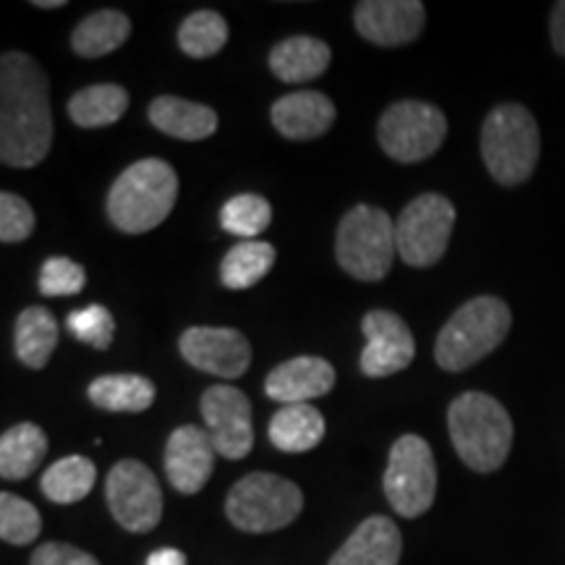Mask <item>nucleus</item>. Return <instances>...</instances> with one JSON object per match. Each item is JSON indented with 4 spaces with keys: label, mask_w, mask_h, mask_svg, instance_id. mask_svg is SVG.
<instances>
[{
    "label": "nucleus",
    "mask_w": 565,
    "mask_h": 565,
    "mask_svg": "<svg viewBox=\"0 0 565 565\" xmlns=\"http://www.w3.org/2000/svg\"><path fill=\"white\" fill-rule=\"evenodd\" d=\"M330 58H333V53L322 40L309 38V34H296V38L278 42L270 51L267 63H270V71L280 82L303 84L324 74Z\"/></svg>",
    "instance_id": "nucleus-21"
},
{
    "label": "nucleus",
    "mask_w": 565,
    "mask_h": 565,
    "mask_svg": "<svg viewBox=\"0 0 565 565\" xmlns=\"http://www.w3.org/2000/svg\"><path fill=\"white\" fill-rule=\"evenodd\" d=\"M215 445H212L207 429L183 424L173 429L166 443V475L173 490L181 494H196L210 482L215 469Z\"/></svg>",
    "instance_id": "nucleus-16"
},
{
    "label": "nucleus",
    "mask_w": 565,
    "mask_h": 565,
    "mask_svg": "<svg viewBox=\"0 0 565 565\" xmlns=\"http://www.w3.org/2000/svg\"><path fill=\"white\" fill-rule=\"evenodd\" d=\"M482 160L503 186H519L540 160V126L524 105H498L482 126Z\"/></svg>",
    "instance_id": "nucleus-5"
},
{
    "label": "nucleus",
    "mask_w": 565,
    "mask_h": 565,
    "mask_svg": "<svg viewBox=\"0 0 565 565\" xmlns=\"http://www.w3.org/2000/svg\"><path fill=\"white\" fill-rule=\"evenodd\" d=\"M456 225V207L443 194H422L395 221V246L412 267H433L448 252Z\"/></svg>",
    "instance_id": "nucleus-9"
},
{
    "label": "nucleus",
    "mask_w": 565,
    "mask_h": 565,
    "mask_svg": "<svg viewBox=\"0 0 565 565\" xmlns=\"http://www.w3.org/2000/svg\"><path fill=\"white\" fill-rule=\"evenodd\" d=\"M270 118L286 139H317L335 124V105L322 92H291L273 105Z\"/></svg>",
    "instance_id": "nucleus-18"
},
{
    "label": "nucleus",
    "mask_w": 565,
    "mask_h": 565,
    "mask_svg": "<svg viewBox=\"0 0 565 565\" xmlns=\"http://www.w3.org/2000/svg\"><path fill=\"white\" fill-rule=\"evenodd\" d=\"M34 233V212L19 194H0V242L19 244Z\"/></svg>",
    "instance_id": "nucleus-35"
},
{
    "label": "nucleus",
    "mask_w": 565,
    "mask_h": 565,
    "mask_svg": "<svg viewBox=\"0 0 565 565\" xmlns=\"http://www.w3.org/2000/svg\"><path fill=\"white\" fill-rule=\"evenodd\" d=\"M366 345L362 351V372L366 377H391L404 372L416 356V343L408 324L395 312L374 309L362 320Z\"/></svg>",
    "instance_id": "nucleus-13"
},
{
    "label": "nucleus",
    "mask_w": 565,
    "mask_h": 565,
    "mask_svg": "<svg viewBox=\"0 0 565 565\" xmlns=\"http://www.w3.org/2000/svg\"><path fill=\"white\" fill-rule=\"evenodd\" d=\"M324 437V416L309 404L282 406L270 422V443L282 454H307Z\"/></svg>",
    "instance_id": "nucleus-25"
},
{
    "label": "nucleus",
    "mask_w": 565,
    "mask_h": 565,
    "mask_svg": "<svg viewBox=\"0 0 565 565\" xmlns=\"http://www.w3.org/2000/svg\"><path fill=\"white\" fill-rule=\"evenodd\" d=\"M105 498L113 519L131 534H147L162 519V490L150 466L124 458L110 469Z\"/></svg>",
    "instance_id": "nucleus-11"
},
{
    "label": "nucleus",
    "mask_w": 565,
    "mask_h": 565,
    "mask_svg": "<svg viewBox=\"0 0 565 565\" xmlns=\"http://www.w3.org/2000/svg\"><path fill=\"white\" fill-rule=\"evenodd\" d=\"M97 469L87 456H66L55 461L40 479V490L58 505H74L95 487Z\"/></svg>",
    "instance_id": "nucleus-28"
},
{
    "label": "nucleus",
    "mask_w": 565,
    "mask_h": 565,
    "mask_svg": "<svg viewBox=\"0 0 565 565\" xmlns=\"http://www.w3.org/2000/svg\"><path fill=\"white\" fill-rule=\"evenodd\" d=\"M456 454L469 469L490 475L505 463L513 445V422L500 401L487 393H461L448 408Z\"/></svg>",
    "instance_id": "nucleus-2"
},
{
    "label": "nucleus",
    "mask_w": 565,
    "mask_h": 565,
    "mask_svg": "<svg viewBox=\"0 0 565 565\" xmlns=\"http://www.w3.org/2000/svg\"><path fill=\"white\" fill-rule=\"evenodd\" d=\"M202 419L217 456L228 461H242L254 445L252 404L233 385L207 387L202 395Z\"/></svg>",
    "instance_id": "nucleus-12"
},
{
    "label": "nucleus",
    "mask_w": 565,
    "mask_h": 565,
    "mask_svg": "<svg viewBox=\"0 0 565 565\" xmlns=\"http://www.w3.org/2000/svg\"><path fill=\"white\" fill-rule=\"evenodd\" d=\"M228 42V21L217 11H194L181 21L179 45L189 58H212Z\"/></svg>",
    "instance_id": "nucleus-30"
},
{
    "label": "nucleus",
    "mask_w": 565,
    "mask_h": 565,
    "mask_svg": "<svg viewBox=\"0 0 565 565\" xmlns=\"http://www.w3.org/2000/svg\"><path fill=\"white\" fill-rule=\"evenodd\" d=\"M275 265V246L267 242H242L225 254L221 263V280L231 291L257 286Z\"/></svg>",
    "instance_id": "nucleus-29"
},
{
    "label": "nucleus",
    "mask_w": 565,
    "mask_h": 565,
    "mask_svg": "<svg viewBox=\"0 0 565 565\" xmlns=\"http://www.w3.org/2000/svg\"><path fill=\"white\" fill-rule=\"evenodd\" d=\"M448 134V118L433 103L401 100L383 113L377 141L395 162H422L440 150Z\"/></svg>",
    "instance_id": "nucleus-10"
},
{
    "label": "nucleus",
    "mask_w": 565,
    "mask_h": 565,
    "mask_svg": "<svg viewBox=\"0 0 565 565\" xmlns=\"http://www.w3.org/2000/svg\"><path fill=\"white\" fill-rule=\"evenodd\" d=\"M387 503L404 519H419L435 503L437 466L429 443L404 435L393 443L383 479Z\"/></svg>",
    "instance_id": "nucleus-8"
},
{
    "label": "nucleus",
    "mask_w": 565,
    "mask_h": 565,
    "mask_svg": "<svg viewBox=\"0 0 565 565\" xmlns=\"http://www.w3.org/2000/svg\"><path fill=\"white\" fill-rule=\"evenodd\" d=\"M53 145L47 76L32 55L9 51L0 58V160L34 168Z\"/></svg>",
    "instance_id": "nucleus-1"
},
{
    "label": "nucleus",
    "mask_w": 565,
    "mask_h": 565,
    "mask_svg": "<svg viewBox=\"0 0 565 565\" xmlns=\"http://www.w3.org/2000/svg\"><path fill=\"white\" fill-rule=\"evenodd\" d=\"M13 345H17V356L24 366L42 370L51 362L55 345H58V320L51 309L26 307L17 320Z\"/></svg>",
    "instance_id": "nucleus-24"
},
{
    "label": "nucleus",
    "mask_w": 565,
    "mask_h": 565,
    "mask_svg": "<svg viewBox=\"0 0 565 565\" xmlns=\"http://www.w3.org/2000/svg\"><path fill=\"white\" fill-rule=\"evenodd\" d=\"M68 333L76 341L95 345V349H108L116 333V322H113L110 309H105L103 303H89V307L76 309L68 315Z\"/></svg>",
    "instance_id": "nucleus-33"
},
{
    "label": "nucleus",
    "mask_w": 565,
    "mask_h": 565,
    "mask_svg": "<svg viewBox=\"0 0 565 565\" xmlns=\"http://www.w3.org/2000/svg\"><path fill=\"white\" fill-rule=\"evenodd\" d=\"M34 9H63L66 6V0H34Z\"/></svg>",
    "instance_id": "nucleus-39"
},
{
    "label": "nucleus",
    "mask_w": 565,
    "mask_h": 565,
    "mask_svg": "<svg viewBox=\"0 0 565 565\" xmlns=\"http://www.w3.org/2000/svg\"><path fill=\"white\" fill-rule=\"evenodd\" d=\"M147 565H186V555L175 547H162L147 557Z\"/></svg>",
    "instance_id": "nucleus-38"
},
{
    "label": "nucleus",
    "mask_w": 565,
    "mask_h": 565,
    "mask_svg": "<svg viewBox=\"0 0 565 565\" xmlns=\"http://www.w3.org/2000/svg\"><path fill=\"white\" fill-rule=\"evenodd\" d=\"M89 401L105 412L141 414L154 404V385L141 374H103L89 383Z\"/></svg>",
    "instance_id": "nucleus-26"
},
{
    "label": "nucleus",
    "mask_w": 565,
    "mask_h": 565,
    "mask_svg": "<svg viewBox=\"0 0 565 565\" xmlns=\"http://www.w3.org/2000/svg\"><path fill=\"white\" fill-rule=\"evenodd\" d=\"M47 454V435L32 422L17 424L0 437V477L21 482L40 469Z\"/></svg>",
    "instance_id": "nucleus-23"
},
{
    "label": "nucleus",
    "mask_w": 565,
    "mask_h": 565,
    "mask_svg": "<svg viewBox=\"0 0 565 565\" xmlns=\"http://www.w3.org/2000/svg\"><path fill=\"white\" fill-rule=\"evenodd\" d=\"M335 387L333 364L320 356H296L275 366L265 380V393L282 406L309 404Z\"/></svg>",
    "instance_id": "nucleus-17"
},
{
    "label": "nucleus",
    "mask_w": 565,
    "mask_h": 565,
    "mask_svg": "<svg viewBox=\"0 0 565 565\" xmlns=\"http://www.w3.org/2000/svg\"><path fill=\"white\" fill-rule=\"evenodd\" d=\"M131 34V21L124 11L105 9L89 13L71 32V47L82 58H103L124 45Z\"/></svg>",
    "instance_id": "nucleus-22"
},
{
    "label": "nucleus",
    "mask_w": 565,
    "mask_h": 565,
    "mask_svg": "<svg viewBox=\"0 0 565 565\" xmlns=\"http://www.w3.org/2000/svg\"><path fill=\"white\" fill-rule=\"evenodd\" d=\"M181 356L196 370L236 380L249 370L252 345L233 328H189L179 341Z\"/></svg>",
    "instance_id": "nucleus-14"
},
{
    "label": "nucleus",
    "mask_w": 565,
    "mask_h": 565,
    "mask_svg": "<svg viewBox=\"0 0 565 565\" xmlns=\"http://www.w3.org/2000/svg\"><path fill=\"white\" fill-rule=\"evenodd\" d=\"M404 540L387 515H370L356 526L328 565H398Z\"/></svg>",
    "instance_id": "nucleus-19"
},
{
    "label": "nucleus",
    "mask_w": 565,
    "mask_h": 565,
    "mask_svg": "<svg viewBox=\"0 0 565 565\" xmlns=\"http://www.w3.org/2000/svg\"><path fill=\"white\" fill-rule=\"evenodd\" d=\"M179 200V175L171 162L147 158L118 175L108 194L110 223L124 233H147L171 215Z\"/></svg>",
    "instance_id": "nucleus-3"
},
{
    "label": "nucleus",
    "mask_w": 565,
    "mask_h": 565,
    "mask_svg": "<svg viewBox=\"0 0 565 565\" xmlns=\"http://www.w3.org/2000/svg\"><path fill=\"white\" fill-rule=\"evenodd\" d=\"M303 494L291 479L267 471L246 475L231 487L225 500V515L236 529L249 534H267L286 529L299 519Z\"/></svg>",
    "instance_id": "nucleus-7"
},
{
    "label": "nucleus",
    "mask_w": 565,
    "mask_h": 565,
    "mask_svg": "<svg viewBox=\"0 0 565 565\" xmlns=\"http://www.w3.org/2000/svg\"><path fill=\"white\" fill-rule=\"evenodd\" d=\"M87 273L68 257H51L40 270L42 296H76L84 291Z\"/></svg>",
    "instance_id": "nucleus-34"
},
{
    "label": "nucleus",
    "mask_w": 565,
    "mask_h": 565,
    "mask_svg": "<svg viewBox=\"0 0 565 565\" xmlns=\"http://www.w3.org/2000/svg\"><path fill=\"white\" fill-rule=\"evenodd\" d=\"M150 121L158 131L173 139L202 141L215 134L217 113L210 105L189 103L181 97L162 95L150 105Z\"/></svg>",
    "instance_id": "nucleus-20"
},
{
    "label": "nucleus",
    "mask_w": 565,
    "mask_h": 565,
    "mask_svg": "<svg viewBox=\"0 0 565 565\" xmlns=\"http://www.w3.org/2000/svg\"><path fill=\"white\" fill-rule=\"evenodd\" d=\"M511 322V309L498 296H477L466 301L437 335V364L445 372L469 370L505 341Z\"/></svg>",
    "instance_id": "nucleus-4"
},
{
    "label": "nucleus",
    "mask_w": 565,
    "mask_h": 565,
    "mask_svg": "<svg viewBox=\"0 0 565 565\" xmlns=\"http://www.w3.org/2000/svg\"><path fill=\"white\" fill-rule=\"evenodd\" d=\"M427 11L419 0H362L353 9V26L380 47L408 45L419 38Z\"/></svg>",
    "instance_id": "nucleus-15"
},
{
    "label": "nucleus",
    "mask_w": 565,
    "mask_h": 565,
    "mask_svg": "<svg viewBox=\"0 0 565 565\" xmlns=\"http://www.w3.org/2000/svg\"><path fill=\"white\" fill-rule=\"evenodd\" d=\"M40 511L30 500L11 492H0V540L17 547L32 545L40 536Z\"/></svg>",
    "instance_id": "nucleus-32"
},
{
    "label": "nucleus",
    "mask_w": 565,
    "mask_h": 565,
    "mask_svg": "<svg viewBox=\"0 0 565 565\" xmlns=\"http://www.w3.org/2000/svg\"><path fill=\"white\" fill-rule=\"evenodd\" d=\"M129 108V92L118 84H95V87L79 89L68 100L71 121L82 129H103V126L118 124Z\"/></svg>",
    "instance_id": "nucleus-27"
},
{
    "label": "nucleus",
    "mask_w": 565,
    "mask_h": 565,
    "mask_svg": "<svg viewBox=\"0 0 565 565\" xmlns=\"http://www.w3.org/2000/svg\"><path fill=\"white\" fill-rule=\"evenodd\" d=\"M30 565H100L84 550L66 542H45L32 553Z\"/></svg>",
    "instance_id": "nucleus-36"
},
{
    "label": "nucleus",
    "mask_w": 565,
    "mask_h": 565,
    "mask_svg": "<svg viewBox=\"0 0 565 565\" xmlns=\"http://www.w3.org/2000/svg\"><path fill=\"white\" fill-rule=\"evenodd\" d=\"M273 207L259 194H236L223 204L221 225L231 236L257 238L270 228Z\"/></svg>",
    "instance_id": "nucleus-31"
},
{
    "label": "nucleus",
    "mask_w": 565,
    "mask_h": 565,
    "mask_svg": "<svg viewBox=\"0 0 565 565\" xmlns=\"http://www.w3.org/2000/svg\"><path fill=\"white\" fill-rule=\"evenodd\" d=\"M550 38H553L555 51L565 58V0L555 3L553 17H550Z\"/></svg>",
    "instance_id": "nucleus-37"
},
{
    "label": "nucleus",
    "mask_w": 565,
    "mask_h": 565,
    "mask_svg": "<svg viewBox=\"0 0 565 565\" xmlns=\"http://www.w3.org/2000/svg\"><path fill=\"white\" fill-rule=\"evenodd\" d=\"M395 254V221L383 207L356 204L343 215L335 236V257L351 278L377 282L391 273Z\"/></svg>",
    "instance_id": "nucleus-6"
}]
</instances>
